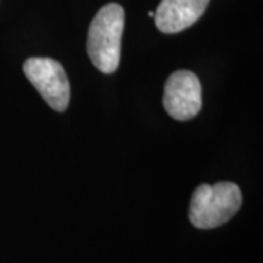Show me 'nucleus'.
<instances>
[{
  "label": "nucleus",
  "mask_w": 263,
  "mask_h": 263,
  "mask_svg": "<svg viewBox=\"0 0 263 263\" xmlns=\"http://www.w3.org/2000/svg\"><path fill=\"white\" fill-rule=\"evenodd\" d=\"M123 28L124 9L117 3L104 5L89 25L88 56L92 65L105 75L114 73L120 63Z\"/></svg>",
  "instance_id": "obj_1"
},
{
  "label": "nucleus",
  "mask_w": 263,
  "mask_h": 263,
  "mask_svg": "<svg viewBox=\"0 0 263 263\" xmlns=\"http://www.w3.org/2000/svg\"><path fill=\"white\" fill-rule=\"evenodd\" d=\"M243 203L240 187L230 181L200 184L193 192L189 208L192 226L200 230L216 228L228 222Z\"/></svg>",
  "instance_id": "obj_2"
},
{
  "label": "nucleus",
  "mask_w": 263,
  "mask_h": 263,
  "mask_svg": "<svg viewBox=\"0 0 263 263\" xmlns=\"http://www.w3.org/2000/svg\"><path fill=\"white\" fill-rule=\"evenodd\" d=\"M22 69L43 100L53 110L63 113L70 101V85L63 66L50 57H29Z\"/></svg>",
  "instance_id": "obj_3"
},
{
  "label": "nucleus",
  "mask_w": 263,
  "mask_h": 263,
  "mask_svg": "<svg viewBox=\"0 0 263 263\" xmlns=\"http://www.w3.org/2000/svg\"><path fill=\"white\" fill-rule=\"evenodd\" d=\"M162 104L165 111L179 122H187L202 108V85L190 70H176L164 86Z\"/></svg>",
  "instance_id": "obj_4"
},
{
  "label": "nucleus",
  "mask_w": 263,
  "mask_h": 263,
  "mask_svg": "<svg viewBox=\"0 0 263 263\" xmlns=\"http://www.w3.org/2000/svg\"><path fill=\"white\" fill-rule=\"evenodd\" d=\"M209 0H161L155 10V25L164 34H177L196 24Z\"/></svg>",
  "instance_id": "obj_5"
},
{
  "label": "nucleus",
  "mask_w": 263,
  "mask_h": 263,
  "mask_svg": "<svg viewBox=\"0 0 263 263\" xmlns=\"http://www.w3.org/2000/svg\"><path fill=\"white\" fill-rule=\"evenodd\" d=\"M148 15H149L151 18H154V16H155V12H152V10H151V12H148Z\"/></svg>",
  "instance_id": "obj_6"
}]
</instances>
